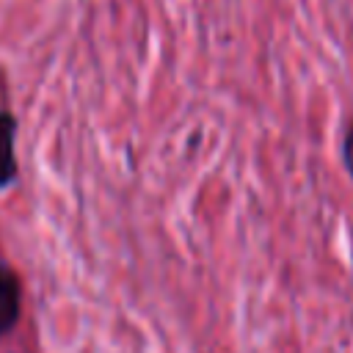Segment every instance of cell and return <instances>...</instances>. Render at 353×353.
<instances>
[{"label":"cell","mask_w":353,"mask_h":353,"mask_svg":"<svg viewBox=\"0 0 353 353\" xmlns=\"http://www.w3.org/2000/svg\"><path fill=\"white\" fill-rule=\"evenodd\" d=\"M14 141H17V119L11 113L0 110V188L17 176Z\"/></svg>","instance_id":"6da1fadb"},{"label":"cell","mask_w":353,"mask_h":353,"mask_svg":"<svg viewBox=\"0 0 353 353\" xmlns=\"http://www.w3.org/2000/svg\"><path fill=\"white\" fill-rule=\"evenodd\" d=\"M19 317V281L17 276L0 265V334L11 331Z\"/></svg>","instance_id":"7a4b0ae2"},{"label":"cell","mask_w":353,"mask_h":353,"mask_svg":"<svg viewBox=\"0 0 353 353\" xmlns=\"http://www.w3.org/2000/svg\"><path fill=\"white\" fill-rule=\"evenodd\" d=\"M342 157H345V165H347V171H350V176H353V130H347V135H345Z\"/></svg>","instance_id":"3957f363"}]
</instances>
